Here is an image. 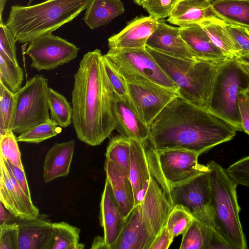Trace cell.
Returning <instances> with one entry per match:
<instances>
[{"instance_id":"obj_24","label":"cell","mask_w":249,"mask_h":249,"mask_svg":"<svg viewBox=\"0 0 249 249\" xmlns=\"http://www.w3.org/2000/svg\"><path fill=\"white\" fill-rule=\"evenodd\" d=\"M212 17H217L211 0H179L167 21L181 27Z\"/></svg>"},{"instance_id":"obj_8","label":"cell","mask_w":249,"mask_h":249,"mask_svg":"<svg viewBox=\"0 0 249 249\" xmlns=\"http://www.w3.org/2000/svg\"><path fill=\"white\" fill-rule=\"evenodd\" d=\"M249 84V74L235 57L229 58L220 69L214 87L209 110L242 131L238 103L240 92Z\"/></svg>"},{"instance_id":"obj_21","label":"cell","mask_w":249,"mask_h":249,"mask_svg":"<svg viewBox=\"0 0 249 249\" xmlns=\"http://www.w3.org/2000/svg\"><path fill=\"white\" fill-rule=\"evenodd\" d=\"M75 141L55 142L47 152L43 163V180L48 183L69 173L75 147Z\"/></svg>"},{"instance_id":"obj_42","label":"cell","mask_w":249,"mask_h":249,"mask_svg":"<svg viewBox=\"0 0 249 249\" xmlns=\"http://www.w3.org/2000/svg\"><path fill=\"white\" fill-rule=\"evenodd\" d=\"M226 28L241 53H249V30L238 25L226 22Z\"/></svg>"},{"instance_id":"obj_11","label":"cell","mask_w":249,"mask_h":249,"mask_svg":"<svg viewBox=\"0 0 249 249\" xmlns=\"http://www.w3.org/2000/svg\"><path fill=\"white\" fill-rule=\"evenodd\" d=\"M79 50L74 44L50 34L30 42L25 53L32 60L31 67L40 71L69 63L76 58Z\"/></svg>"},{"instance_id":"obj_7","label":"cell","mask_w":249,"mask_h":249,"mask_svg":"<svg viewBox=\"0 0 249 249\" xmlns=\"http://www.w3.org/2000/svg\"><path fill=\"white\" fill-rule=\"evenodd\" d=\"M174 206H182L200 225L207 249L225 248L217 239L211 210L209 170L180 184L170 186Z\"/></svg>"},{"instance_id":"obj_27","label":"cell","mask_w":249,"mask_h":249,"mask_svg":"<svg viewBox=\"0 0 249 249\" xmlns=\"http://www.w3.org/2000/svg\"><path fill=\"white\" fill-rule=\"evenodd\" d=\"M211 4L218 18L249 30V1L211 0Z\"/></svg>"},{"instance_id":"obj_32","label":"cell","mask_w":249,"mask_h":249,"mask_svg":"<svg viewBox=\"0 0 249 249\" xmlns=\"http://www.w3.org/2000/svg\"><path fill=\"white\" fill-rule=\"evenodd\" d=\"M24 79L22 69L10 59L0 55V82L14 93L22 88Z\"/></svg>"},{"instance_id":"obj_5","label":"cell","mask_w":249,"mask_h":249,"mask_svg":"<svg viewBox=\"0 0 249 249\" xmlns=\"http://www.w3.org/2000/svg\"><path fill=\"white\" fill-rule=\"evenodd\" d=\"M91 0H46L29 6L14 5L5 24L17 42L27 44L72 21Z\"/></svg>"},{"instance_id":"obj_13","label":"cell","mask_w":249,"mask_h":249,"mask_svg":"<svg viewBox=\"0 0 249 249\" xmlns=\"http://www.w3.org/2000/svg\"><path fill=\"white\" fill-rule=\"evenodd\" d=\"M0 200L4 207L18 218L35 219L38 209L33 203L13 175L8 162L0 155Z\"/></svg>"},{"instance_id":"obj_15","label":"cell","mask_w":249,"mask_h":249,"mask_svg":"<svg viewBox=\"0 0 249 249\" xmlns=\"http://www.w3.org/2000/svg\"><path fill=\"white\" fill-rule=\"evenodd\" d=\"M159 19L150 16L137 17L119 33L108 39L109 49L130 50L145 48L148 39L158 27Z\"/></svg>"},{"instance_id":"obj_35","label":"cell","mask_w":249,"mask_h":249,"mask_svg":"<svg viewBox=\"0 0 249 249\" xmlns=\"http://www.w3.org/2000/svg\"><path fill=\"white\" fill-rule=\"evenodd\" d=\"M194 218L181 206H174L166 224V227L174 238L182 234L189 227Z\"/></svg>"},{"instance_id":"obj_31","label":"cell","mask_w":249,"mask_h":249,"mask_svg":"<svg viewBox=\"0 0 249 249\" xmlns=\"http://www.w3.org/2000/svg\"><path fill=\"white\" fill-rule=\"evenodd\" d=\"M16 107L15 93L0 82V135L10 130Z\"/></svg>"},{"instance_id":"obj_2","label":"cell","mask_w":249,"mask_h":249,"mask_svg":"<svg viewBox=\"0 0 249 249\" xmlns=\"http://www.w3.org/2000/svg\"><path fill=\"white\" fill-rule=\"evenodd\" d=\"M149 128L148 140L157 151L179 149L199 154L231 140L237 131L228 122L179 95L168 104Z\"/></svg>"},{"instance_id":"obj_16","label":"cell","mask_w":249,"mask_h":249,"mask_svg":"<svg viewBox=\"0 0 249 249\" xmlns=\"http://www.w3.org/2000/svg\"><path fill=\"white\" fill-rule=\"evenodd\" d=\"M99 220L104 237L109 249L124 228L126 218L122 213L111 185L106 178L100 204Z\"/></svg>"},{"instance_id":"obj_49","label":"cell","mask_w":249,"mask_h":249,"mask_svg":"<svg viewBox=\"0 0 249 249\" xmlns=\"http://www.w3.org/2000/svg\"><path fill=\"white\" fill-rule=\"evenodd\" d=\"M7 0H0V21L2 20V12Z\"/></svg>"},{"instance_id":"obj_34","label":"cell","mask_w":249,"mask_h":249,"mask_svg":"<svg viewBox=\"0 0 249 249\" xmlns=\"http://www.w3.org/2000/svg\"><path fill=\"white\" fill-rule=\"evenodd\" d=\"M14 134L9 130L0 135V155L9 163L24 170L17 139Z\"/></svg>"},{"instance_id":"obj_51","label":"cell","mask_w":249,"mask_h":249,"mask_svg":"<svg viewBox=\"0 0 249 249\" xmlns=\"http://www.w3.org/2000/svg\"><path fill=\"white\" fill-rule=\"evenodd\" d=\"M136 4L141 5V2L143 0H133Z\"/></svg>"},{"instance_id":"obj_41","label":"cell","mask_w":249,"mask_h":249,"mask_svg":"<svg viewBox=\"0 0 249 249\" xmlns=\"http://www.w3.org/2000/svg\"><path fill=\"white\" fill-rule=\"evenodd\" d=\"M0 249H18L17 222L0 224Z\"/></svg>"},{"instance_id":"obj_22","label":"cell","mask_w":249,"mask_h":249,"mask_svg":"<svg viewBox=\"0 0 249 249\" xmlns=\"http://www.w3.org/2000/svg\"><path fill=\"white\" fill-rule=\"evenodd\" d=\"M104 170L120 211L126 218L135 206V197L128 177L113 161L106 159Z\"/></svg>"},{"instance_id":"obj_10","label":"cell","mask_w":249,"mask_h":249,"mask_svg":"<svg viewBox=\"0 0 249 249\" xmlns=\"http://www.w3.org/2000/svg\"><path fill=\"white\" fill-rule=\"evenodd\" d=\"M48 79L36 74L15 93L17 107L10 130L21 134L50 119Z\"/></svg>"},{"instance_id":"obj_43","label":"cell","mask_w":249,"mask_h":249,"mask_svg":"<svg viewBox=\"0 0 249 249\" xmlns=\"http://www.w3.org/2000/svg\"><path fill=\"white\" fill-rule=\"evenodd\" d=\"M238 103L242 130L249 135V94L244 91L240 92Z\"/></svg>"},{"instance_id":"obj_14","label":"cell","mask_w":249,"mask_h":249,"mask_svg":"<svg viewBox=\"0 0 249 249\" xmlns=\"http://www.w3.org/2000/svg\"><path fill=\"white\" fill-rule=\"evenodd\" d=\"M130 102L142 121L150 126L178 93L163 87L126 83Z\"/></svg>"},{"instance_id":"obj_20","label":"cell","mask_w":249,"mask_h":249,"mask_svg":"<svg viewBox=\"0 0 249 249\" xmlns=\"http://www.w3.org/2000/svg\"><path fill=\"white\" fill-rule=\"evenodd\" d=\"M116 115L115 129L119 134L143 142L148 140L150 135L149 126L139 116L130 101H124L118 98Z\"/></svg>"},{"instance_id":"obj_25","label":"cell","mask_w":249,"mask_h":249,"mask_svg":"<svg viewBox=\"0 0 249 249\" xmlns=\"http://www.w3.org/2000/svg\"><path fill=\"white\" fill-rule=\"evenodd\" d=\"M124 12L121 0H91L82 19L89 28L94 29L108 23Z\"/></svg>"},{"instance_id":"obj_17","label":"cell","mask_w":249,"mask_h":249,"mask_svg":"<svg viewBox=\"0 0 249 249\" xmlns=\"http://www.w3.org/2000/svg\"><path fill=\"white\" fill-rule=\"evenodd\" d=\"M146 46L167 54L179 58H196L182 38L179 27L159 19L157 28L150 36Z\"/></svg>"},{"instance_id":"obj_1","label":"cell","mask_w":249,"mask_h":249,"mask_svg":"<svg viewBox=\"0 0 249 249\" xmlns=\"http://www.w3.org/2000/svg\"><path fill=\"white\" fill-rule=\"evenodd\" d=\"M99 49L85 53L74 76L72 123L78 139L101 144L115 129L118 99L108 78Z\"/></svg>"},{"instance_id":"obj_53","label":"cell","mask_w":249,"mask_h":249,"mask_svg":"<svg viewBox=\"0 0 249 249\" xmlns=\"http://www.w3.org/2000/svg\"><path fill=\"white\" fill-rule=\"evenodd\" d=\"M33 0H29V1L27 4V6H29L31 5L32 2H33Z\"/></svg>"},{"instance_id":"obj_28","label":"cell","mask_w":249,"mask_h":249,"mask_svg":"<svg viewBox=\"0 0 249 249\" xmlns=\"http://www.w3.org/2000/svg\"><path fill=\"white\" fill-rule=\"evenodd\" d=\"M53 236L50 249H82L79 242L80 230L65 222L53 223Z\"/></svg>"},{"instance_id":"obj_30","label":"cell","mask_w":249,"mask_h":249,"mask_svg":"<svg viewBox=\"0 0 249 249\" xmlns=\"http://www.w3.org/2000/svg\"><path fill=\"white\" fill-rule=\"evenodd\" d=\"M48 102L51 111V118L62 128L69 126L72 123V107L66 97L49 88Z\"/></svg>"},{"instance_id":"obj_33","label":"cell","mask_w":249,"mask_h":249,"mask_svg":"<svg viewBox=\"0 0 249 249\" xmlns=\"http://www.w3.org/2000/svg\"><path fill=\"white\" fill-rule=\"evenodd\" d=\"M62 127L53 119L48 120L20 134L18 142L39 143L60 133Z\"/></svg>"},{"instance_id":"obj_39","label":"cell","mask_w":249,"mask_h":249,"mask_svg":"<svg viewBox=\"0 0 249 249\" xmlns=\"http://www.w3.org/2000/svg\"><path fill=\"white\" fill-rule=\"evenodd\" d=\"M17 42L11 30L5 23L0 21V55L10 59L15 64L18 62L16 46Z\"/></svg>"},{"instance_id":"obj_4","label":"cell","mask_w":249,"mask_h":249,"mask_svg":"<svg viewBox=\"0 0 249 249\" xmlns=\"http://www.w3.org/2000/svg\"><path fill=\"white\" fill-rule=\"evenodd\" d=\"M145 48L176 85L179 96L198 107L209 110L217 74L230 58H179L147 46Z\"/></svg>"},{"instance_id":"obj_46","label":"cell","mask_w":249,"mask_h":249,"mask_svg":"<svg viewBox=\"0 0 249 249\" xmlns=\"http://www.w3.org/2000/svg\"><path fill=\"white\" fill-rule=\"evenodd\" d=\"M0 224L2 223H14L17 222L18 218L15 216L11 213H8L4 209L3 204L0 202Z\"/></svg>"},{"instance_id":"obj_50","label":"cell","mask_w":249,"mask_h":249,"mask_svg":"<svg viewBox=\"0 0 249 249\" xmlns=\"http://www.w3.org/2000/svg\"><path fill=\"white\" fill-rule=\"evenodd\" d=\"M243 70L249 74V65L240 63Z\"/></svg>"},{"instance_id":"obj_40","label":"cell","mask_w":249,"mask_h":249,"mask_svg":"<svg viewBox=\"0 0 249 249\" xmlns=\"http://www.w3.org/2000/svg\"><path fill=\"white\" fill-rule=\"evenodd\" d=\"M226 170L237 185L249 187V156L233 163Z\"/></svg>"},{"instance_id":"obj_54","label":"cell","mask_w":249,"mask_h":249,"mask_svg":"<svg viewBox=\"0 0 249 249\" xmlns=\"http://www.w3.org/2000/svg\"><path fill=\"white\" fill-rule=\"evenodd\" d=\"M241 0V1H249V0Z\"/></svg>"},{"instance_id":"obj_47","label":"cell","mask_w":249,"mask_h":249,"mask_svg":"<svg viewBox=\"0 0 249 249\" xmlns=\"http://www.w3.org/2000/svg\"><path fill=\"white\" fill-rule=\"evenodd\" d=\"M90 249H108V247L106 243L104 236H97L94 238Z\"/></svg>"},{"instance_id":"obj_6","label":"cell","mask_w":249,"mask_h":249,"mask_svg":"<svg viewBox=\"0 0 249 249\" xmlns=\"http://www.w3.org/2000/svg\"><path fill=\"white\" fill-rule=\"evenodd\" d=\"M209 170L211 210L215 235L225 249H246L245 236L239 218L237 184L226 169L213 160L207 164Z\"/></svg>"},{"instance_id":"obj_29","label":"cell","mask_w":249,"mask_h":249,"mask_svg":"<svg viewBox=\"0 0 249 249\" xmlns=\"http://www.w3.org/2000/svg\"><path fill=\"white\" fill-rule=\"evenodd\" d=\"M106 159L115 163L128 177L130 158V139L120 134L110 138L105 154Z\"/></svg>"},{"instance_id":"obj_44","label":"cell","mask_w":249,"mask_h":249,"mask_svg":"<svg viewBox=\"0 0 249 249\" xmlns=\"http://www.w3.org/2000/svg\"><path fill=\"white\" fill-rule=\"evenodd\" d=\"M174 238L165 226L156 237L149 249H167Z\"/></svg>"},{"instance_id":"obj_23","label":"cell","mask_w":249,"mask_h":249,"mask_svg":"<svg viewBox=\"0 0 249 249\" xmlns=\"http://www.w3.org/2000/svg\"><path fill=\"white\" fill-rule=\"evenodd\" d=\"M181 36L196 58L221 60L227 58L197 23L179 27Z\"/></svg>"},{"instance_id":"obj_52","label":"cell","mask_w":249,"mask_h":249,"mask_svg":"<svg viewBox=\"0 0 249 249\" xmlns=\"http://www.w3.org/2000/svg\"><path fill=\"white\" fill-rule=\"evenodd\" d=\"M242 91H244L249 94V84L248 87L246 88V89H245V90H242Z\"/></svg>"},{"instance_id":"obj_38","label":"cell","mask_w":249,"mask_h":249,"mask_svg":"<svg viewBox=\"0 0 249 249\" xmlns=\"http://www.w3.org/2000/svg\"><path fill=\"white\" fill-rule=\"evenodd\" d=\"M179 0H143L142 6L149 16L157 19L168 18Z\"/></svg>"},{"instance_id":"obj_12","label":"cell","mask_w":249,"mask_h":249,"mask_svg":"<svg viewBox=\"0 0 249 249\" xmlns=\"http://www.w3.org/2000/svg\"><path fill=\"white\" fill-rule=\"evenodd\" d=\"M161 171L168 184L173 186L186 182L209 170L198 162L197 153L179 149L157 151Z\"/></svg>"},{"instance_id":"obj_18","label":"cell","mask_w":249,"mask_h":249,"mask_svg":"<svg viewBox=\"0 0 249 249\" xmlns=\"http://www.w3.org/2000/svg\"><path fill=\"white\" fill-rule=\"evenodd\" d=\"M130 158L128 178L132 183L135 206L143 199L150 180V170L145 142L130 139Z\"/></svg>"},{"instance_id":"obj_48","label":"cell","mask_w":249,"mask_h":249,"mask_svg":"<svg viewBox=\"0 0 249 249\" xmlns=\"http://www.w3.org/2000/svg\"><path fill=\"white\" fill-rule=\"evenodd\" d=\"M235 58L239 63L249 65V53H241Z\"/></svg>"},{"instance_id":"obj_26","label":"cell","mask_w":249,"mask_h":249,"mask_svg":"<svg viewBox=\"0 0 249 249\" xmlns=\"http://www.w3.org/2000/svg\"><path fill=\"white\" fill-rule=\"evenodd\" d=\"M207 34L213 43L227 57H236L240 52L228 33L226 22L217 17L203 19L197 22Z\"/></svg>"},{"instance_id":"obj_19","label":"cell","mask_w":249,"mask_h":249,"mask_svg":"<svg viewBox=\"0 0 249 249\" xmlns=\"http://www.w3.org/2000/svg\"><path fill=\"white\" fill-rule=\"evenodd\" d=\"M18 249H50L53 223L39 216L35 219L18 218Z\"/></svg>"},{"instance_id":"obj_9","label":"cell","mask_w":249,"mask_h":249,"mask_svg":"<svg viewBox=\"0 0 249 249\" xmlns=\"http://www.w3.org/2000/svg\"><path fill=\"white\" fill-rule=\"evenodd\" d=\"M105 55L126 83L159 85L178 92L176 85L146 48L109 49Z\"/></svg>"},{"instance_id":"obj_37","label":"cell","mask_w":249,"mask_h":249,"mask_svg":"<svg viewBox=\"0 0 249 249\" xmlns=\"http://www.w3.org/2000/svg\"><path fill=\"white\" fill-rule=\"evenodd\" d=\"M182 235L180 249H207L202 229L195 219Z\"/></svg>"},{"instance_id":"obj_3","label":"cell","mask_w":249,"mask_h":249,"mask_svg":"<svg viewBox=\"0 0 249 249\" xmlns=\"http://www.w3.org/2000/svg\"><path fill=\"white\" fill-rule=\"evenodd\" d=\"M146 149L150 170L147 189L142 200L126 218L121 234L109 249H149L174 207L158 152L151 146Z\"/></svg>"},{"instance_id":"obj_36","label":"cell","mask_w":249,"mask_h":249,"mask_svg":"<svg viewBox=\"0 0 249 249\" xmlns=\"http://www.w3.org/2000/svg\"><path fill=\"white\" fill-rule=\"evenodd\" d=\"M102 60L106 72L117 97L124 101H130L125 80L105 54L103 55Z\"/></svg>"},{"instance_id":"obj_45","label":"cell","mask_w":249,"mask_h":249,"mask_svg":"<svg viewBox=\"0 0 249 249\" xmlns=\"http://www.w3.org/2000/svg\"><path fill=\"white\" fill-rule=\"evenodd\" d=\"M9 165L13 174L14 176L29 197L31 198V193L29 188L28 182L25 176L24 170H22L18 167L9 163Z\"/></svg>"}]
</instances>
